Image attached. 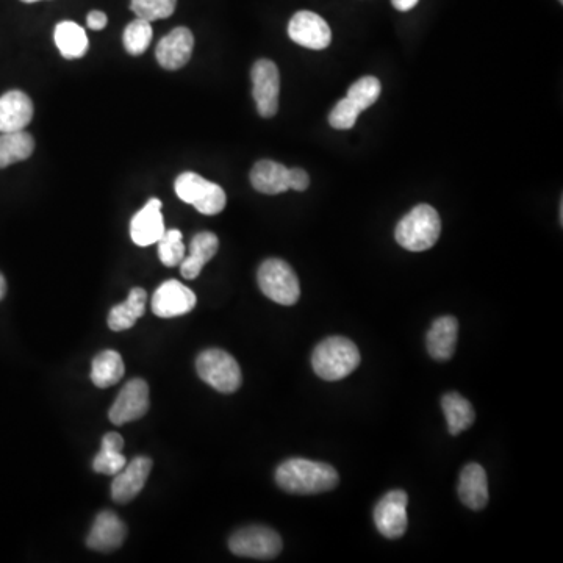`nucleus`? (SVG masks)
Masks as SVG:
<instances>
[{"label":"nucleus","mask_w":563,"mask_h":563,"mask_svg":"<svg viewBox=\"0 0 563 563\" xmlns=\"http://www.w3.org/2000/svg\"><path fill=\"white\" fill-rule=\"evenodd\" d=\"M443 412L448 420L449 434L459 435L473 426L476 420L471 402L463 398L459 393H448L442 399Z\"/></svg>","instance_id":"bb28decb"},{"label":"nucleus","mask_w":563,"mask_h":563,"mask_svg":"<svg viewBox=\"0 0 563 563\" xmlns=\"http://www.w3.org/2000/svg\"><path fill=\"white\" fill-rule=\"evenodd\" d=\"M457 338H459V323L452 316H442L434 321L431 330L427 332V352L432 359L446 362L456 352Z\"/></svg>","instance_id":"a211bd4d"},{"label":"nucleus","mask_w":563,"mask_h":563,"mask_svg":"<svg viewBox=\"0 0 563 563\" xmlns=\"http://www.w3.org/2000/svg\"><path fill=\"white\" fill-rule=\"evenodd\" d=\"M152 35H154V30H152L151 22L137 18L130 22L124 30L122 43H124V47L130 55H141L148 51Z\"/></svg>","instance_id":"cd10ccee"},{"label":"nucleus","mask_w":563,"mask_h":563,"mask_svg":"<svg viewBox=\"0 0 563 563\" xmlns=\"http://www.w3.org/2000/svg\"><path fill=\"white\" fill-rule=\"evenodd\" d=\"M229 548L235 556L269 560L282 551V538L266 526H249L230 537Z\"/></svg>","instance_id":"0eeeda50"},{"label":"nucleus","mask_w":563,"mask_h":563,"mask_svg":"<svg viewBox=\"0 0 563 563\" xmlns=\"http://www.w3.org/2000/svg\"><path fill=\"white\" fill-rule=\"evenodd\" d=\"M127 528L116 513L105 510L99 513L87 538V546L99 553H112L126 540Z\"/></svg>","instance_id":"dca6fc26"},{"label":"nucleus","mask_w":563,"mask_h":563,"mask_svg":"<svg viewBox=\"0 0 563 563\" xmlns=\"http://www.w3.org/2000/svg\"><path fill=\"white\" fill-rule=\"evenodd\" d=\"M359 365V349L345 337L326 338L313 351V370L324 381L345 379L352 371H356Z\"/></svg>","instance_id":"7ed1b4c3"},{"label":"nucleus","mask_w":563,"mask_h":563,"mask_svg":"<svg viewBox=\"0 0 563 563\" xmlns=\"http://www.w3.org/2000/svg\"><path fill=\"white\" fill-rule=\"evenodd\" d=\"M165 230L160 199H149L148 204L144 205L130 221V237L133 243L141 248H148L151 244L158 243Z\"/></svg>","instance_id":"2eb2a0df"},{"label":"nucleus","mask_w":563,"mask_h":563,"mask_svg":"<svg viewBox=\"0 0 563 563\" xmlns=\"http://www.w3.org/2000/svg\"><path fill=\"white\" fill-rule=\"evenodd\" d=\"M196 295L179 280H166L152 296V312L158 318L187 315L196 307Z\"/></svg>","instance_id":"f8f14e48"},{"label":"nucleus","mask_w":563,"mask_h":563,"mask_svg":"<svg viewBox=\"0 0 563 563\" xmlns=\"http://www.w3.org/2000/svg\"><path fill=\"white\" fill-rule=\"evenodd\" d=\"M183 235L180 230H165L163 237L158 240V257L163 265L173 268L179 266L185 259V244L182 241Z\"/></svg>","instance_id":"c85d7f7f"},{"label":"nucleus","mask_w":563,"mask_h":563,"mask_svg":"<svg viewBox=\"0 0 563 563\" xmlns=\"http://www.w3.org/2000/svg\"><path fill=\"white\" fill-rule=\"evenodd\" d=\"M149 410V385L143 379H132L119 391L108 418L116 426L140 420Z\"/></svg>","instance_id":"1a4fd4ad"},{"label":"nucleus","mask_w":563,"mask_h":563,"mask_svg":"<svg viewBox=\"0 0 563 563\" xmlns=\"http://www.w3.org/2000/svg\"><path fill=\"white\" fill-rule=\"evenodd\" d=\"M288 36L299 46L313 51H323L332 43L329 24L313 11H298L288 24Z\"/></svg>","instance_id":"9b49d317"},{"label":"nucleus","mask_w":563,"mask_h":563,"mask_svg":"<svg viewBox=\"0 0 563 563\" xmlns=\"http://www.w3.org/2000/svg\"><path fill=\"white\" fill-rule=\"evenodd\" d=\"M152 470V460L149 457H135L119 473L115 474L112 484V496L116 503H130L143 490Z\"/></svg>","instance_id":"4468645a"},{"label":"nucleus","mask_w":563,"mask_h":563,"mask_svg":"<svg viewBox=\"0 0 563 563\" xmlns=\"http://www.w3.org/2000/svg\"><path fill=\"white\" fill-rule=\"evenodd\" d=\"M35 149V140L30 133L7 132L0 133V169L7 168L13 163L24 162Z\"/></svg>","instance_id":"a878e982"},{"label":"nucleus","mask_w":563,"mask_h":563,"mask_svg":"<svg viewBox=\"0 0 563 563\" xmlns=\"http://www.w3.org/2000/svg\"><path fill=\"white\" fill-rule=\"evenodd\" d=\"M418 2H420V0H391L393 7H395L396 10L399 11L412 10V8L416 7V4H418Z\"/></svg>","instance_id":"f704fd0d"},{"label":"nucleus","mask_w":563,"mask_h":563,"mask_svg":"<svg viewBox=\"0 0 563 563\" xmlns=\"http://www.w3.org/2000/svg\"><path fill=\"white\" fill-rule=\"evenodd\" d=\"M252 96L262 118H273L279 110L280 74L276 63L259 60L252 66Z\"/></svg>","instance_id":"6e6552de"},{"label":"nucleus","mask_w":563,"mask_h":563,"mask_svg":"<svg viewBox=\"0 0 563 563\" xmlns=\"http://www.w3.org/2000/svg\"><path fill=\"white\" fill-rule=\"evenodd\" d=\"M219 240L213 232H199L190 244V254L180 263V273L185 279L193 280L201 274L202 268L215 257Z\"/></svg>","instance_id":"6ab92c4d"},{"label":"nucleus","mask_w":563,"mask_h":563,"mask_svg":"<svg viewBox=\"0 0 563 563\" xmlns=\"http://www.w3.org/2000/svg\"><path fill=\"white\" fill-rule=\"evenodd\" d=\"M124 373H126V366H124V360L119 352L108 349L94 357L91 381L96 387H112L121 381Z\"/></svg>","instance_id":"393cba45"},{"label":"nucleus","mask_w":563,"mask_h":563,"mask_svg":"<svg viewBox=\"0 0 563 563\" xmlns=\"http://www.w3.org/2000/svg\"><path fill=\"white\" fill-rule=\"evenodd\" d=\"M194 49V36L187 27H177L171 30L158 43L155 57L158 65L168 71H177L190 61Z\"/></svg>","instance_id":"ddd939ff"},{"label":"nucleus","mask_w":563,"mask_h":563,"mask_svg":"<svg viewBox=\"0 0 563 563\" xmlns=\"http://www.w3.org/2000/svg\"><path fill=\"white\" fill-rule=\"evenodd\" d=\"M5 293H7V282H5V277L0 274V301L5 298Z\"/></svg>","instance_id":"c9c22d12"},{"label":"nucleus","mask_w":563,"mask_h":563,"mask_svg":"<svg viewBox=\"0 0 563 563\" xmlns=\"http://www.w3.org/2000/svg\"><path fill=\"white\" fill-rule=\"evenodd\" d=\"M560 4H562L563 0H559Z\"/></svg>","instance_id":"4c0bfd02"},{"label":"nucleus","mask_w":563,"mask_h":563,"mask_svg":"<svg viewBox=\"0 0 563 563\" xmlns=\"http://www.w3.org/2000/svg\"><path fill=\"white\" fill-rule=\"evenodd\" d=\"M288 185L290 190L305 191L309 188L310 177L302 168L288 169Z\"/></svg>","instance_id":"473e14b6"},{"label":"nucleus","mask_w":563,"mask_h":563,"mask_svg":"<svg viewBox=\"0 0 563 563\" xmlns=\"http://www.w3.org/2000/svg\"><path fill=\"white\" fill-rule=\"evenodd\" d=\"M251 183L259 193L269 194V196L285 193L290 190L288 168L273 160H262V162L255 163L252 168Z\"/></svg>","instance_id":"412c9836"},{"label":"nucleus","mask_w":563,"mask_h":563,"mask_svg":"<svg viewBox=\"0 0 563 563\" xmlns=\"http://www.w3.org/2000/svg\"><path fill=\"white\" fill-rule=\"evenodd\" d=\"M407 504L409 496L402 490L388 492L376 504L374 509V523L377 531L387 538H399L407 531Z\"/></svg>","instance_id":"9d476101"},{"label":"nucleus","mask_w":563,"mask_h":563,"mask_svg":"<svg viewBox=\"0 0 563 563\" xmlns=\"http://www.w3.org/2000/svg\"><path fill=\"white\" fill-rule=\"evenodd\" d=\"M54 40L58 51L66 60H77L87 54V32L76 22L63 21L57 24L54 30Z\"/></svg>","instance_id":"5701e85b"},{"label":"nucleus","mask_w":563,"mask_h":563,"mask_svg":"<svg viewBox=\"0 0 563 563\" xmlns=\"http://www.w3.org/2000/svg\"><path fill=\"white\" fill-rule=\"evenodd\" d=\"M196 370L205 384L226 395L237 391L243 381L237 360L223 349L201 352L196 360Z\"/></svg>","instance_id":"20e7f679"},{"label":"nucleus","mask_w":563,"mask_h":563,"mask_svg":"<svg viewBox=\"0 0 563 563\" xmlns=\"http://www.w3.org/2000/svg\"><path fill=\"white\" fill-rule=\"evenodd\" d=\"M459 498L465 506L482 510L488 503V479L484 468L470 463L460 473Z\"/></svg>","instance_id":"aec40b11"},{"label":"nucleus","mask_w":563,"mask_h":563,"mask_svg":"<svg viewBox=\"0 0 563 563\" xmlns=\"http://www.w3.org/2000/svg\"><path fill=\"white\" fill-rule=\"evenodd\" d=\"M24 4H35V2H40V0H21Z\"/></svg>","instance_id":"e433bc0d"},{"label":"nucleus","mask_w":563,"mask_h":563,"mask_svg":"<svg viewBox=\"0 0 563 563\" xmlns=\"http://www.w3.org/2000/svg\"><path fill=\"white\" fill-rule=\"evenodd\" d=\"M174 190L183 202L193 205L202 215H218L227 204L223 188L196 173L180 174L174 183Z\"/></svg>","instance_id":"423d86ee"},{"label":"nucleus","mask_w":563,"mask_h":563,"mask_svg":"<svg viewBox=\"0 0 563 563\" xmlns=\"http://www.w3.org/2000/svg\"><path fill=\"white\" fill-rule=\"evenodd\" d=\"M381 93L382 85L379 79L373 76H366L357 80L356 83H352V87L349 88L348 96L346 97L360 108V112H363L366 108L376 104Z\"/></svg>","instance_id":"c756f323"},{"label":"nucleus","mask_w":563,"mask_h":563,"mask_svg":"<svg viewBox=\"0 0 563 563\" xmlns=\"http://www.w3.org/2000/svg\"><path fill=\"white\" fill-rule=\"evenodd\" d=\"M177 0H132L130 8L133 13L144 21L154 22L173 16Z\"/></svg>","instance_id":"7c9ffc66"},{"label":"nucleus","mask_w":563,"mask_h":563,"mask_svg":"<svg viewBox=\"0 0 563 563\" xmlns=\"http://www.w3.org/2000/svg\"><path fill=\"white\" fill-rule=\"evenodd\" d=\"M276 482L282 490L293 495H318L334 490L340 476L327 463L290 459L277 468Z\"/></svg>","instance_id":"f257e3e1"},{"label":"nucleus","mask_w":563,"mask_h":563,"mask_svg":"<svg viewBox=\"0 0 563 563\" xmlns=\"http://www.w3.org/2000/svg\"><path fill=\"white\" fill-rule=\"evenodd\" d=\"M124 448V438L118 432H108L102 438L101 451L97 454L93 462L96 473L115 476L116 473L126 467V457L122 454Z\"/></svg>","instance_id":"b1692460"},{"label":"nucleus","mask_w":563,"mask_h":563,"mask_svg":"<svg viewBox=\"0 0 563 563\" xmlns=\"http://www.w3.org/2000/svg\"><path fill=\"white\" fill-rule=\"evenodd\" d=\"M442 234V219L431 205L420 204L399 221L395 238L399 246L412 252L434 248Z\"/></svg>","instance_id":"f03ea898"},{"label":"nucleus","mask_w":563,"mask_h":563,"mask_svg":"<svg viewBox=\"0 0 563 563\" xmlns=\"http://www.w3.org/2000/svg\"><path fill=\"white\" fill-rule=\"evenodd\" d=\"M259 287L263 295L280 305H295L301 296V287L295 271L287 262L268 259L260 265Z\"/></svg>","instance_id":"39448f33"},{"label":"nucleus","mask_w":563,"mask_h":563,"mask_svg":"<svg viewBox=\"0 0 563 563\" xmlns=\"http://www.w3.org/2000/svg\"><path fill=\"white\" fill-rule=\"evenodd\" d=\"M148 293L143 288H133L129 293V298L122 304L115 305L108 315V327L113 332H122L135 326L138 318L144 315L146 310Z\"/></svg>","instance_id":"4be33fe9"},{"label":"nucleus","mask_w":563,"mask_h":563,"mask_svg":"<svg viewBox=\"0 0 563 563\" xmlns=\"http://www.w3.org/2000/svg\"><path fill=\"white\" fill-rule=\"evenodd\" d=\"M32 99L19 90L0 96V133L21 132L32 122Z\"/></svg>","instance_id":"f3484780"},{"label":"nucleus","mask_w":563,"mask_h":563,"mask_svg":"<svg viewBox=\"0 0 563 563\" xmlns=\"http://www.w3.org/2000/svg\"><path fill=\"white\" fill-rule=\"evenodd\" d=\"M360 108L354 102L349 101L348 97L341 99L334 110L330 112V126L337 130H348L354 127L360 116Z\"/></svg>","instance_id":"2f4dec72"},{"label":"nucleus","mask_w":563,"mask_h":563,"mask_svg":"<svg viewBox=\"0 0 563 563\" xmlns=\"http://www.w3.org/2000/svg\"><path fill=\"white\" fill-rule=\"evenodd\" d=\"M107 15H105V13H102V11H91L90 15H88L87 18V24L88 27H90L91 30H102L105 29V26H107Z\"/></svg>","instance_id":"72a5a7b5"}]
</instances>
